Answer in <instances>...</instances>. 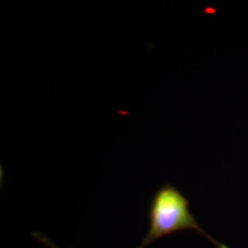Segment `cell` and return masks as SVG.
Segmentation results:
<instances>
[{
    "label": "cell",
    "mask_w": 248,
    "mask_h": 248,
    "mask_svg": "<svg viewBox=\"0 0 248 248\" xmlns=\"http://www.w3.org/2000/svg\"><path fill=\"white\" fill-rule=\"evenodd\" d=\"M33 235L35 236L37 239L40 240L41 242H43L45 246H47V247H49L50 248H56L55 246H53V244L51 243V241L47 239L45 235H43V234H41V233H33Z\"/></svg>",
    "instance_id": "7a4b0ae2"
},
{
    "label": "cell",
    "mask_w": 248,
    "mask_h": 248,
    "mask_svg": "<svg viewBox=\"0 0 248 248\" xmlns=\"http://www.w3.org/2000/svg\"><path fill=\"white\" fill-rule=\"evenodd\" d=\"M149 230L137 248H146L155 241L178 231L195 230L216 248H228L200 226L189 211L186 198L172 185H164L155 194L149 210Z\"/></svg>",
    "instance_id": "6da1fadb"
}]
</instances>
